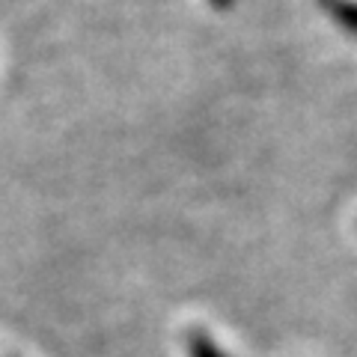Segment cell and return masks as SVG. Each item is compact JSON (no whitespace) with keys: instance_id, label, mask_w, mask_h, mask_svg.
<instances>
[{"instance_id":"2","label":"cell","mask_w":357,"mask_h":357,"mask_svg":"<svg viewBox=\"0 0 357 357\" xmlns=\"http://www.w3.org/2000/svg\"><path fill=\"white\" fill-rule=\"evenodd\" d=\"M321 6L357 39V0H321Z\"/></svg>"},{"instance_id":"1","label":"cell","mask_w":357,"mask_h":357,"mask_svg":"<svg viewBox=\"0 0 357 357\" xmlns=\"http://www.w3.org/2000/svg\"><path fill=\"white\" fill-rule=\"evenodd\" d=\"M185 349H188V357H229L220 345L208 337L206 331H191L185 337Z\"/></svg>"}]
</instances>
